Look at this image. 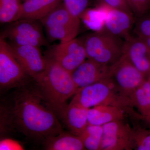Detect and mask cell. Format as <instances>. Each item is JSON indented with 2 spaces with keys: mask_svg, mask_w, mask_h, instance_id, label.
Returning <instances> with one entry per match:
<instances>
[{
  "mask_svg": "<svg viewBox=\"0 0 150 150\" xmlns=\"http://www.w3.org/2000/svg\"><path fill=\"white\" fill-rule=\"evenodd\" d=\"M12 110L14 123L29 137L45 140L64 131L39 93L23 90L15 98Z\"/></svg>",
  "mask_w": 150,
  "mask_h": 150,
  "instance_id": "6da1fadb",
  "label": "cell"
},
{
  "mask_svg": "<svg viewBox=\"0 0 150 150\" xmlns=\"http://www.w3.org/2000/svg\"><path fill=\"white\" fill-rule=\"evenodd\" d=\"M47 59L46 69L37 83L44 101L60 118L68 105L67 100L74 95L78 89L71 73L51 57Z\"/></svg>",
  "mask_w": 150,
  "mask_h": 150,
  "instance_id": "7a4b0ae2",
  "label": "cell"
},
{
  "mask_svg": "<svg viewBox=\"0 0 150 150\" xmlns=\"http://www.w3.org/2000/svg\"><path fill=\"white\" fill-rule=\"evenodd\" d=\"M70 103L86 109L97 105H111L120 108L130 117L137 115L130 98L119 90L110 76L79 89Z\"/></svg>",
  "mask_w": 150,
  "mask_h": 150,
  "instance_id": "3957f363",
  "label": "cell"
},
{
  "mask_svg": "<svg viewBox=\"0 0 150 150\" xmlns=\"http://www.w3.org/2000/svg\"><path fill=\"white\" fill-rule=\"evenodd\" d=\"M83 42L87 59L101 64L110 66L123 54V41L105 30L90 33Z\"/></svg>",
  "mask_w": 150,
  "mask_h": 150,
  "instance_id": "277c9868",
  "label": "cell"
},
{
  "mask_svg": "<svg viewBox=\"0 0 150 150\" xmlns=\"http://www.w3.org/2000/svg\"><path fill=\"white\" fill-rule=\"evenodd\" d=\"M49 41H69L76 38L80 18L69 11L63 3L40 20Z\"/></svg>",
  "mask_w": 150,
  "mask_h": 150,
  "instance_id": "5b68a950",
  "label": "cell"
},
{
  "mask_svg": "<svg viewBox=\"0 0 150 150\" xmlns=\"http://www.w3.org/2000/svg\"><path fill=\"white\" fill-rule=\"evenodd\" d=\"M43 29L40 21L22 19L7 24L0 36L13 45L40 48L48 44Z\"/></svg>",
  "mask_w": 150,
  "mask_h": 150,
  "instance_id": "8992f818",
  "label": "cell"
},
{
  "mask_svg": "<svg viewBox=\"0 0 150 150\" xmlns=\"http://www.w3.org/2000/svg\"><path fill=\"white\" fill-rule=\"evenodd\" d=\"M28 77L9 43L0 36V91L19 86Z\"/></svg>",
  "mask_w": 150,
  "mask_h": 150,
  "instance_id": "52a82bcc",
  "label": "cell"
},
{
  "mask_svg": "<svg viewBox=\"0 0 150 150\" xmlns=\"http://www.w3.org/2000/svg\"><path fill=\"white\" fill-rule=\"evenodd\" d=\"M110 76L120 91L130 98L145 80V76L122 54L120 59L110 66Z\"/></svg>",
  "mask_w": 150,
  "mask_h": 150,
  "instance_id": "ba28073f",
  "label": "cell"
},
{
  "mask_svg": "<svg viewBox=\"0 0 150 150\" xmlns=\"http://www.w3.org/2000/svg\"><path fill=\"white\" fill-rule=\"evenodd\" d=\"M123 120L103 126L100 150H131L135 148L134 129Z\"/></svg>",
  "mask_w": 150,
  "mask_h": 150,
  "instance_id": "9c48e42d",
  "label": "cell"
},
{
  "mask_svg": "<svg viewBox=\"0 0 150 150\" xmlns=\"http://www.w3.org/2000/svg\"><path fill=\"white\" fill-rule=\"evenodd\" d=\"M50 57L69 72H72L87 59L83 40L76 38L60 42L53 48Z\"/></svg>",
  "mask_w": 150,
  "mask_h": 150,
  "instance_id": "30bf717a",
  "label": "cell"
},
{
  "mask_svg": "<svg viewBox=\"0 0 150 150\" xmlns=\"http://www.w3.org/2000/svg\"><path fill=\"white\" fill-rule=\"evenodd\" d=\"M9 44L15 57L25 72L37 83L43 76L47 66V58L43 57L40 48L30 45Z\"/></svg>",
  "mask_w": 150,
  "mask_h": 150,
  "instance_id": "8fae6325",
  "label": "cell"
},
{
  "mask_svg": "<svg viewBox=\"0 0 150 150\" xmlns=\"http://www.w3.org/2000/svg\"><path fill=\"white\" fill-rule=\"evenodd\" d=\"M71 76L78 90L110 77V66L87 59L71 73Z\"/></svg>",
  "mask_w": 150,
  "mask_h": 150,
  "instance_id": "7c38bea8",
  "label": "cell"
},
{
  "mask_svg": "<svg viewBox=\"0 0 150 150\" xmlns=\"http://www.w3.org/2000/svg\"><path fill=\"white\" fill-rule=\"evenodd\" d=\"M123 54L145 76L150 74V49L144 39L131 36L124 40Z\"/></svg>",
  "mask_w": 150,
  "mask_h": 150,
  "instance_id": "4fadbf2b",
  "label": "cell"
},
{
  "mask_svg": "<svg viewBox=\"0 0 150 150\" xmlns=\"http://www.w3.org/2000/svg\"><path fill=\"white\" fill-rule=\"evenodd\" d=\"M134 14L109 8L105 19V30L124 40L131 36L134 24Z\"/></svg>",
  "mask_w": 150,
  "mask_h": 150,
  "instance_id": "5bb4252c",
  "label": "cell"
},
{
  "mask_svg": "<svg viewBox=\"0 0 150 150\" xmlns=\"http://www.w3.org/2000/svg\"><path fill=\"white\" fill-rule=\"evenodd\" d=\"M63 3V0H29L22 3L19 19L40 21Z\"/></svg>",
  "mask_w": 150,
  "mask_h": 150,
  "instance_id": "9a60e30c",
  "label": "cell"
},
{
  "mask_svg": "<svg viewBox=\"0 0 150 150\" xmlns=\"http://www.w3.org/2000/svg\"><path fill=\"white\" fill-rule=\"evenodd\" d=\"M88 109L70 103L60 118L70 133L79 136L87 126Z\"/></svg>",
  "mask_w": 150,
  "mask_h": 150,
  "instance_id": "2e32d148",
  "label": "cell"
},
{
  "mask_svg": "<svg viewBox=\"0 0 150 150\" xmlns=\"http://www.w3.org/2000/svg\"><path fill=\"white\" fill-rule=\"evenodd\" d=\"M126 115V113L118 107L111 105H97L88 110V123L103 126L112 121L123 120Z\"/></svg>",
  "mask_w": 150,
  "mask_h": 150,
  "instance_id": "e0dca14e",
  "label": "cell"
},
{
  "mask_svg": "<svg viewBox=\"0 0 150 150\" xmlns=\"http://www.w3.org/2000/svg\"><path fill=\"white\" fill-rule=\"evenodd\" d=\"M44 140V147L46 150H86L79 137L70 132L63 131Z\"/></svg>",
  "mask_w": 150,
  "mask_h": 150,
  "instance_id": "ac0fdd59",
  "label": "cell"
},
{
  "mask_svg": "<svg viewBox=\"0 0 150 150\" xmlns=\"http://www.w3.org/2000/svg\"><path fill=\"white\" fill-rule=\"evenodd\" d=\"M110 7L100 3L96 8L86 9L80 18L82 19L86 27L94 32L105 30V19Z\"/></svg>",
  "mask_w": 150,
  "mask_h": 150,
  "instance_id": "d6986e66",
  "label": "cell"
},
{
  "mask_svg": "<svg viewBox=\"0 0 150 150\" xmlns=\"http://www.w3.org/2000/svg\"><path fill=\"white\" fill-rule=\"evenodd\" d=\"M103 134V126L88 124L79 137L82 141L86 150H100Z\"/></svg>",
  "mask_w": 150,
  "mask_h": 150,
  "instance_id": "ffe728a7",
  "label": "cell"
},
{
  "mask_svg": "<svg viewBox=\"0 0 150 150\" xmlns=\"http://www.w3.org/2000/svg\"><path fill=\"white\" fill-rule=\"evenodd\" d=\"M21 4L20 0H0V23L8 24L19 19Z\"/></svg>",
  "mask_w": 150,
  "mask_h": 150,
  "instance_id": "44dd1931",
  "label": "cell"
},
{
  "mask_svg": "<svg viewBox=\"0 0 150 150\" xmlns=\"http://www.w3.org/2000/svg\"><path fill=\"white\" fill-rule=\"evenodd\" d=\"M130 98L133 106L138 108L145 117L147 116L150 112V104L144 92L140 86L130 96Z\"/></svg>",
  "mask_w": 150,
  "mask_h": 150,
  "instance_id": "7402d4cb",
  "label": "cell"
},
{
  "mask_svg": "<svg viewBox=\"0 0 150 150\" xmlns=\"http://www.w3.org/2000/svg\"><path fill=\"white\" fill-rule=\"evenodd\" d=\"M14 123L12 108L0 102V136L10 131Z\"/></svg>",
  "mask_w": 150,
  "mask_h": 150,
  "instance_id": "603a6c76",
  "label": "cell"
},
{
  "mask_svg": "<svg viewBox=\"0 0 150 150\" xmlns=\"http://www.w3.org/2000/svg\"><path fill=\"white\" fill-rule=\"evenodd\" d=\"M135 148L138 150H150V131L138 128L134 129Z\"/></svg>",
  "mask_w": 150,
  "mask_h": 150,
  "instance_id": "cb8c5ba5",
  "label": "cell"
},
{
  "mask_svg": "<svg viewBox=\"0 0 150 150\" xmlns=\"http://www.w3.org/2000/svg\"><path fill=\"white\" fill-rule=\"evenodd\" d=\"M63 3L69 11L80 18L87 9L88 0H63Z\"/></svg>",
  "mask_w": 150,
  "mask_h": 150,
  "instance_id": "d4e9b609",
  "label": "cell"
},
{
  "mask_svg": "<svg viewBox=\"0 0 150 150\" xmlns=\"http://www.w3.org/2000/svg\"><path fill=\"white\" fill-rule=\"evenodd\" d=\"M133 14L142 17L150 10V0H126Z\"/></svg>",
  "mask_w": 150,
  "mask_h": 150,
  "instance_id": "484cf974",
  "label": "cell"
},
{
  "mask_svg": "<svg viewBox=\"0 0 150 150\" xmlns=\"http://www.w3.org/2000/svg\"><path fill=\"white\" fill-rule=\"evenodd\" d=\"M134 28L137 37L141 38L150 37V15L141 17Z\"/></svg>",
  "mask_w": 150,
  "mask_h": 150,
  "instance_id": "4316f807",
  "label": "cell"
},
{
  "mask_svg": "<svg viewBox=\"0 0 150 150\" xmlns=\"http://www.w3.org/2000/svg\"><path fill=\"white\" fill-rule=\"evenodd\" d=\"M23 145L20 142L11 138L0 139V150H23Z\"/></svg>",
  "mask_w": 150,
  "mask_h": 150,
  "instance_id": "83f0119b",
  "label": "cell"
},
{
  "mask_svg": "<svg viewBox=\"0 0 150 150\" xmlns=\"http://www.w3.org/2000/svg\"><path fill=\"white\" fill-rule=\"evenodd\" d=\"M112 8L117 9L133 13L126 0H101V2Z\"/></svg>",
  "mask_w": 150,
  "mask_h": 150,
  "instance_id": "f1b7e54d",
  "label": "cell"
},
{
  "mask_svg": "<svg viewBox=\"0 0 150 150\" xmlns=\"http://www.w3.org/2000/svg\"><path fill=\"white\" fill-rule=\"evenodd\" d=\"M140 86L142 88L150 104V82L148 81L145 80L142 83Z\"/></svg>",
  "mask_w": 150,
  "mask_h": 150,
  "instance_id": "f546056e",
  "label": "cell"
},
{
  "mask_svg": "<svg viewBox=\"0 0 150 150\" xmlns=\"http://www.w3.org/2000/svg\"><path fill=\"white\" fill-rule=\"evenodd\" d=\"M143 39V38H142ZM144 40H145L146 43L147 45L149 46V48L150 49V37L148 38H144Z\"/></svg>",
  "mask_w": 150,
  "mask_h": 150,
  "instance_id": "4dcf8cb0",
  "label": "cell"
},
{
  "mask_svg": "<svg viewBox=\"0 0 150 150\" xmlns=\"http://www.w3.org/2000/svg\"><path fill=\"white\" fill-rule=\"evenodd\" d=\"M145 118H146L147 120V121L150 123V112H149V113L148 114L147 116H146Z\"/></svg>",
  "mask_w": 150,
  "mask_h": 150,
  "instance_id": "1f68e13d",
  "label": "cell"
},
{
  "mask_svg": "<svg viewBox=\"0 0 150 150\" xmlns=\"http://www.w3.org/2000/svg\"><path fill=\"white\" fill-rule=\"evenodd\" d=\"M21 1H23L24 2L25 1H29V0H20Z\"/></svg>",
  "mask_w": 150,
  "mask_h": 150,
  "instance_id": "d6a6232c",
  "label": "cell"
}]
</instances>
